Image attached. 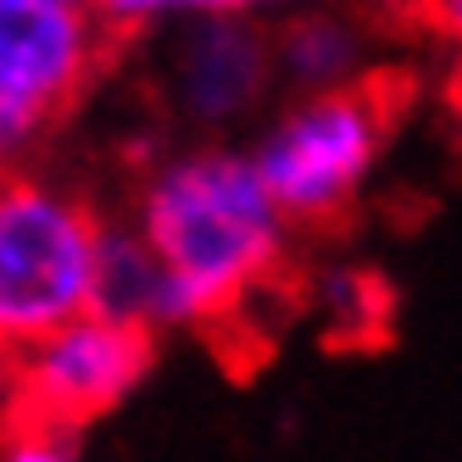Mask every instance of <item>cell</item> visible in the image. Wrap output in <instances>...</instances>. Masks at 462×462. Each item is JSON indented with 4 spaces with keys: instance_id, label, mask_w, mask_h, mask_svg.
<instances>
[{
    "instance_id": "7",
    "label": "cell",
    "mask_w": 462,
    "mask_h": 462,
    "mask_svg": "<svg viewBox=\"0 0 462 462\" xmlns=\"http://www.w3.org/2000/svg\"><path fill=\"white\" fill-rule=\"evenodd\" d=\"M273 51V79L295 84V89H346L356 79H368V34L362 23H351L346 12H301L290 17L279 34H268Z\"/></svg>"
},
{
    "instance_id": "11",
    "label": "cell",
    "mask_w": 462,
    "mask_h": 462,
    "mask_svg": "<svg viewBox=\"0 0 462 462\" xmlns=\"http://www.w3.org/2000/svg\"><path fill=\"white\" fill-rule=\"evenodd\" d=\"M84 6H89V0H84Z\"/></svg>"
},
{
    "instance_id": "8",
    "label": "cell",
    "mask_w": 462,
    "mask_h": 462,
    "mask_svg": "<svg viewBox=\"0 0 462 462\" xmlns=\"http://www.w3.org/2000/svg\"><path fill=\"white\" fill-rule=\"evenodd\" d=\"M95 23L106 28H151L173 17H212V0H89Z\"/></svg>"
},
{
    "instance_id": "1",
    "label": "cell",
    "mask_w": 462,
    "mask_h": 462,
    "mask_svg": "<svg viewBox=\"0 0 462 462\" xmlns=\"http://www.w3.org/2000/svg\"><path fill=\"white\" fill-rule=\"evenodd\" d=\"M128 228L162 268L156 335L223 323L279 273L290 245V223L268 201L251 156L228 145L156 162Z\"/></svg>"
},
{
    "instance_id": "5",
    "label": "cell",
    "mask_w": 462,
    "mask_h": 462,
    "mask_svg": "<svg viewBox=\"0 0 462 462\" xmlns=\"http://www.w3.org/2000/svg\"><path fill=\"white\" fill-rule=\"evenodd\" d=\"M156 368V335L123 318L84 312L12 362V418L79 435L117 412Z\"/></svg>"
},
{
    "instance_id": "3",
    "label": "cell",
    "mask_w": 462,
    "mask_h": 462,
    "mask_svg": "<svg viewBox=\"0 0 462 462\" xmlns=\"http://www.w3.org/2000/svg\"><path fill=\"white\" fill-rule=\"evenodd\" d=\"M390 134V84L356 79L346 89L301 95L290 112L268 123L256 140L251 168L268 189V201L290 228L335 223L368 184L374 162Z\"/></svg>"
},
{
    "instance_id": "9",
    "label": "cell",
    "mask_w": 462,
    "mask_h": 462,
    "mask_svg": "<svg viewBox=\"0 0 462 462\" xmlns=\"http://www.w3.org/2000/svg\"><path fill=\"white\" fill-rule=\"evenodd\" d=\"M0 462H84L79 435L61 429H34V423H6L0 429Z\"/></svg>"
},
{
    "instance_id": "2",
    "label": "cell",
    "mask_w": 462,
    "mask_h": 462,
    "mask_svg": "<svg viewBox=\"0 0 462 462\" xmlns=\"http://www.w3.org/2000/svg\"><path fill=\"white\" fill-rule=\"evenodd\" d=\"M101 217L40 173H0V362L89 312Z\"/></svg>"
},
{
    "instance_id": "4",
    "label": "cell",
    "mask_w": 462,
    "mask_h": 462,
    "mask_svg": "<svg viewBox=\"0 0 462 462\" xmlns=\"http://www.w3.org/2000/svg\"><path fill=\"white\" fill-rule=\"evenodd\" d=\"M106 56L84 0H0V173H17L79 106Z\"/></svg>"
},
{
    "instance_id": "6",
    "label": "cell",
    "mask_w": 462,
    "mask_h": 462,
    "mask_svg": "<svg viewBox=\"0 0 462 462\" xmlns=\"http://www.w3.org/2000/svg\"><path fill=\"white\" fill-rule=\"evenodd\" d=\"M168 89L195 128H235L273 89V51L251 17H189L173 51Z\"/></svg>"
},
{
    "instance_id": "10",
    "label": "cell",
    "mask_w": 462,
    "mask_h": 462,
    "mask_svg": "<svg viewBox=\"0 0 462 462\" xmlns=\"http://www.w3.org/2000/svg\"><path fill=\"white\" fill-rule=\"evenodd\" d=\"M268 6H290V0H212V17H251Z\"/></svg>"
}]
</instances>
